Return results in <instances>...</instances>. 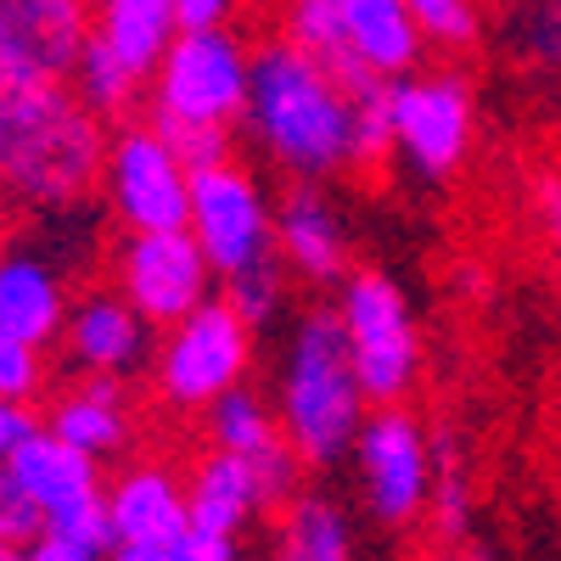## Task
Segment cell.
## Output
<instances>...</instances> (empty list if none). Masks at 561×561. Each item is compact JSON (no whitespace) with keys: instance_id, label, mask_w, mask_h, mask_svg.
I'll use <instances>...</instances> for the list:
<instances>
[{"instance_id":"1","label":"cell","mask_w":561,"mask_h":561,"mask_svg":"<svg viewBox=\"0 0 561 561\" xmlns=\"http://www.w3.org/2000/svg\"><path fill=\"white\" fill-rule=\"evenodd\" d=\"M113 124L68 79L28 68L0 45V180L18 214H79L102 192Z\"/></svg>"},{"instance_id":"2","label":"cell","mask_w":561,"mask_h":561,"mask_svg":"<svg viewBox=\"0 0 561 561\" xmlns=\"http://www.w3.org/2000/svg\"><path fill=\"white\" fill-rule=\"evenodd\" d=\"M242 129L287 180H337L354 169V96L348 84L304 57L298 45L270 39L253 51V90Z\"/></svg>"},{"instance_id":"3","label":"cell","mask_w":561,"mask_h":561,"mask_svg":"<svg viewBox=\"0 0 561 561\" xmlns=\"http://www.w3.org/2000/svg\"><path fill=\"white\" fill-rule=\"evenodd\" d=\"M275 415L298 460L314 466V472L354 460L370 399L354 370L337 304H314L293 314L287 348H280V365H275Z\"/></svg>"},{"instance_id":"4","label":"cell","mask_w":561,"mask_h":561,"mask_svg":"<svg viewBox=\"0 0 561 561\" xmlns=\"http://www.w3.org/2000/svg\"><path fill=\"white\" fill-rule=\"evenodd\" d=\"M253 325L230 309V298H208L203 309H192L185 320H174L169 332H158V354H152V399L174 415H203L214 399H225L230 388L248 382L253 370Z\"/></svg>"},{"instance_id":"5","label":"cell","mask_w":561,"mask_h":561,"mask_svg":"<svg viewBox=\"0 0 561 561\" xmlns=\"http://www.w3.org/2000/svg\"><path fill=\"white\" fill-rule=\"evenodd\" d=\"M253 90V51L237 28H180L169 57L147 84V118L169 124H208L237 129Z\"/></svg>"},{"instance_id":"6","label":"cell","mask_w":561,"mask_h":561,"mask_svg":"<svg viewBox=\"0 0 561 561\" xmlns=\"http://www.w3.org/2000/svg\"><path fill=\"white\" fill-rule=\"evenodd\" d=\"M343 337L370 404H404L421 382V325L404 287L388 270H348L337 287Z\"/></svg>"},{"instance_id":"7","label":"cell","mask_w":561,"mask_h":561,"mask_svg":"<svg viewBox=\"0 0 561 561\" xmlns=\"http://www.w3.org/2000/svg\"><path fill=\"white\" fill-rule=\"evenodd\" d=\"M192 163L152 118L113 124L107 163H102V208L118 230H185L192 219Z\"/></svg>"},{"instance_id":"8","label":"cell","mask_w":561,"mask_h":561,"mask_svg":"<svg viewBox=\"0 0 561 561\" xmlns=\"http://www.w3.org/2000/svg\"><path fill=\"white\" fill-rule=\"evenodd\" d=\"M354 472L370 523L382 528H415L427 523L433 478H438V444L404 404H370L359 444H354Z\"/></svg>"},{"instance_id":"9","label":"cell","mask_w":561,"mask_h":561,"mask_svg":"<svg viewBox=\"0 0 561 561\" xmlns=\"http://www.w3.org/2000/svg\"><path fill=\"white\" fill-rule=\"evenodd\" d=\"M388 113H393V158L415 174V180H449L460 174V163L472 158L478 140V96L460 73L438 68V73H404L388 90Z\"/></svg>"},{"instance_id":"10","label":"cell","mask_w":561,"mask_h":561,"mask_svg":"<svg viewBox=\"0 0 561 561\" xmlns=\"http://www.w3.org/2000/svg\"><path fill=\"white\" fill-rule=\"evenodd\" d=\"M107 280L158 332L219 298V270L192 230H124L107 248Z\"/></svg>"},{"instance_id":"11","label":"cell","mask_w":561,"mask_h":561,"mask_svg":"<svg viewBox=\"0 0 561 561\" xmlns=\"http://www.w3.org/2000/svg\"><path fill=\"white\" fill-rule=\"evenodd\" d=\"M12 472L18 483L28 489V500L39 505L45 517V534H62V539H79L96 556L113 550V517H107V466L79 455L73 444H62L51 427H39L12 449Z\"/></svg>"},{"instance_id":"12","label":"cell","mask_w":561,"mask_h":561,"mask_svg":"<svg viewBox=\"0 0 561 561\" xmlns=\"http://www.w3.org/2000/svg\"><path fill=\"white\" fill-rule=\"evenodd\" d=\"M185 230L197 237L219 280H230L275 259V197L248 163L237 158L208 163L192 174V219H185Z\"/></svg>"},{"instance_id":"13","label":"cell","mask_w":561,"mask_h":561,"mask_svg":"<svg viewBox=\"0 0 561 561\" xmlns=\"http://www.w3.org/2000/svg\"><path fill=\"white\" fill-rule=\"evenodd\" d=\"M158 354V325L140 314L113 280H96V287H79L57 359L68 377H113V382H135L152 370Z\"/></svg>"},{"instance_id":"14","label":"cell","mask_w":561,"mask_h":561,"mask_svg":"<svg viewBox=\"0 0 561 561\" xmlns=\"http://www.w3.org/2000/svg\"><path fill=\"white\" fill-rule=\"evenodd\" d=\"M39 421L51 427L62 444H73L90 460H129L135 438H140V415L129 399V382L113 377H68L62 388H51Z\"/></svg>"},{"instance_id":"15","label":"cell","mask_w":561,"mask_h":561,"mask_svg":"<svg viewBox=\"0 0 561 561\" xmlns=\"http://www.w3.org/2000/svg\"><path fill=\"white\" fill-rule=\"evenodd\" d=\"M275 253L309 287H343L348 275V219L320 192V180H293L275 197Z\"/></svg>"},{"instance_id":"16","label":"cell","mask_w":561,"mask_h":561,"mask_svg":"<svg viewBox=\"0 0 561 561\" xmlns=\"http://www.w3.org/2000/svg\"><path fill=\"white\" fill-rule=\"evenodd\" d=\"M107 517L113 545L118 539H174L192 523V500H185V472L163 455H129L107 478Z\"/></svg>"},{"instance_id":"17","label":"cell","mask_w":561,"mask_h":561,"mask_svg":"<svg viewBox=\"0 0 561 561\" xmlns=\"http://www.w3.org/2000/svg\"><path fill=\"white\" fill-rule=\"evenodd\" d=\"M68 309H73L68 275L51 259L23 248V242H0V325L7 332L57 354Z\"/></svg>"},{"instance_id":"18","label":"cell","mask_w":561,"mask_h":561,"mask_svg":"<svg viewBox=\"0 0 561 561\" xmlns=\"http://www.w3.org/2000/svg\"><path fill=\"white\" fill-rule=\"evenodd\" d=\"M0 45L39 73L73 79L90 45V0H0Z\"/></svg>"},{"instance_id":"19","label":"cell","mask_w":561,"mask_h":561,"mask_svg":"<svg viewBox=\"0 0 561 561\" xmlns=\"http://www.w3.org/2000/svg\"><path fill=\"white\" fill-rule=\"evenodd\" d=\"M185 500H192V523L214 528V534H242L270 511V489H264L259 460L214 449V444L192 460V472H185Z\"/></svg>"},{"instance_id":"20","label":"cell","mask_w":561,"mask_h":561,"mask_svg":"<svg viewBox=\"0 0 561 561\" xmlns=\"http://www.w3.org/2000/svg\"><path fill=\"white\" fill-rule=\"evenodd\" d=\"M90 39L152 84L158 62L180 39L174 0H90Z\"/></svg>"},{"instance_id":"21","label":"cell","mask_w":561,"mask_h":561,"mask_svg":"<svg viewBox=\"0 0 561 561\" xmlns=\"http://www.w3.org/2000/svg\"><path fill=\"white\" fill-rule=\"evenodd\" d=\"M343 7V34L359 68H370L377 79H404L421 68L427 34L415 28L410 0H337Z\"/></svg>"},{"instance_id":"22","label":"cell","mask_w":561,"mask_h":561,"mask_svg":"<svg viewBox=\"0 0 561 561\" xmlns=\"http://www.w3.org/2000/svg\"><path fill=\"white\" fill-rule=\"evenodd\" d=\"M264 561H354V523L332 494H298L280 505V528Z\"/></svg>"},{"instance_id":"23","label":"cell","mask_w":561,"mask_h":561,"mask_svg":"<svg viewBox=\"0 0 561 561\" xmlns=\"http://www.w3.org/2000/svg\"><path fill=\"white\" fill-rule=\"evenodd\" d=\"M203 433L214 449H230V455H248V460H270L280 449H293L287 433H280V415L264 393H253L248 382L230 388L225 399H214L203 410Z\"/></svg>"},{"instance_id":"24","label":"cell","mask_w":561,"mask_h":561,"mask_svg":"<svg viewBox=\"0 0 561 561\" xmlns=\"http://www.w3.org/2000/svg\"><path fill=\"white\" fill-rule=\"evenodd\" d=\"M280 39L287 45H298L304 57H314L320 68H332L343 84H354V79H365L370 68H359L354 62V51H348V34H343V7L337 0H280Z\"/></svg>"},{"instance_id":"25","label":"cell","mask_w":561,"mask_h":561,"mask_svg":"<svg viewBox=\"0 0 561 561\" xmlns=\"http://www.w3.org/2000/svg\"><path fill=\"white\" fill-rule=\"evenodd\" d=\"M68 84L79 90V102L90 113H102L107 124H124V118H135L140 107H147V79H140L135 68H124L113 51H102L96 39L84 45V57H79Z\"/></svg>"},{"instance_id":"26","label":"cell","mask_w":561,"mask_h":561,"mask_svg":"<svg viewBox=\"0 0 561 561\" xmlns=\"http://www.w3.org/2000/svg\"><path fill=\"white\" fill-rule=\"evenodd\" d=\"M388 90H393V79H377V73H365V79L348 84V96H354V169H365V174L388 169V158H393Z\"/></svg>"},{"instance_id":"27","label":"cell","mask_w":561,"mask_h":561,"mask_svg":"<svg viewBox=\"0 0 561 561\" xmlns=\"http://www.w3.org/2000/svg\"><path fill=\"white\" fill-rule=\"evenodd\" d=\"M472 517H478V494H472V472H466V460L438 444V478H433V505H427V523L444 545H460L472 534Z\"/></svg>"},{"instance_id":"28","label":"cell","mask_w":561,"mask_h":561,"mask_svg":"<svg viewBox=\"0 0 561 561\" xmlns=\"http://www.w3.org/2000/svg\"><path fill=\"white\" fill-rule=\"evenodd\" d=\"M287 287H293V270L280 264V253H275V259H264V264H253L242 275H230L225 298L253 332H264V325H275L280 314H287Z\"/></svg>"},{"instance_id":"29","label":"cell","mask_w":561,"mask_h":561,"mask_svg":"<svg viewBox=\"0 0 561 561\" xmlns=\"http://www.w3.org/2000/svg\"><path fill=\"white\" fill-rule=\"evenodd\" d=\"M0 399L34 410L51 399V348L7 332V325H0Z\"/></svg>"},{"instance_id":"30","label":"cell","mask_w":561,"mask_h":561,"mask_svg":"<svg viewBox=\"0 0 561 561\" xmlns=\"http://www.w3.org/2000/svg\"><path fill=\"white\" fill-rule=\"evenodd\" d=\"M410 18H415L421 34H427L433 51H472V45L483 39L478 0H410Z\"/></svg>"},{"instance_id":"31","label":"cell","mask_w":561,"mask_h":561,"mask_svg":"<svg viewBox=\"0 0 561 561\" xmlns=\"http://www.w3.org/2000/svg\"><path fill=\"white\" fill-rule=\"evenodd\" d=\"M517 51L534 73L561 79V0H517Z\"/></svg>"},{"instance_id":"32","label":"cell","mask_w":561,"mask_h":561,"mask_svg":"<svg viewBox=\"0 0 561 561\" xmlns=\"http://www.w3.org/2000/svg\"><path fill=\"white\" fill-rule=\"evenodd\" d=\"M45 534V517H39V505L28 500V489L18 483L12 466H0V539L7 545H34Z\"/></svg>"},{"instance_id":"33","label":"cell","mask_w":561,"mask_h":561,"mask_svg":"<svg viewBox=\"0 0 561 561\" xmlns=\"http://www.w3.org/2000/svg\"><path fill=\"white\" fill-rule=\"evenodd\" d=\"M528 219L539 230L545 253L561 264V169H539L528 180Z\"/></svg>"},{"instance_id":"34","label":"cell","mask_w":561,"mask_h":561,"mask_svg":"<svg viewBox=\"0 0 561 561\" xmlns=\"http://www.w3.org/2000/svg\"><path fill=\"white\" fill-rule=\"evenodd\" d=\"M169 147L192 163V169H208V163H225L237 158V129H208V124H169Z\"/></svg>"},{"instance_id":"35","label":"cell","mask_w":561,"mask_h":561,"mask_svg":"<svg viewBox=\"0 0 561 561\" xmlns=\"http://www.w3.org/2000/svg\"><path fill=\"white\" fill-rule=\"evenodd\" d=\"M169 561H242V545H237V534H214V528L185 523L169 539Z\"/></svg>"},{"instance_id":"36","label":"cell","mask_w":561,"mask_h":561,"mask_svg":"<svg viewBox=\"0 0 561 561\" xmlns=\"http://www.w3.org/2000/svg\"><path fill=\"white\" fill-rule=\"evenodd\" d=\"M242 12V0H174L180 28H230Z\"/></svg>"},{"instance_id":"37","label":"cell","mask_w":561,"mask_h":561,"mask_svg":"<svg viewBox=\"0 0 561 561\" xmlns=\"http://www.w3.org/2000/svg\"><path fill=\"white\" fill-rule=\"evenodd\" d=\"M39 427V410L34 404H12V399H0V466L12 460V449Z\"/></svg>"},{"instance_id":"38","label":"cell","mask_w":561,"mask_h":561,"mask_svg":"<svg viewBox=\"0 0 561 561\" xmlns=\"http://www.w3.org/2000/svg\"><path fill=\"white\" fill-rule=\"evenodd\" d=\"M102 561H169V539H118Z\"/></svg>"},{"instance_id":"39","label":"cell","mask_w":561,"mask_h":561,"mask_svg":"<svg viewBox=\"0 0 561 561\" xmlns=\"http://www.w3.org/2000/svg\"><path fill=\"white\" fill-rule=\"evenodd\" d=\"M12 219H18V203H12V192H7V180H0V242L12 237Z\"/></svg>"},{"instance_id":"40","label":"cell","mask_w":561,"mask_h":561,"mask_svg":"<svg viewBox=\"0 0 561 561\" xmlns=\"http://www.w3.org/2000/svg\"><path fill=\"white\" fill-rule=\"evenodd\" d=\"M0 561H28V556H23V545H7V539H0Z\"/></svg>"},{"instance_id":"41","label":"cell","mask_w":561,"mask_h":561,"mask_svg":"<svg viewBox=\"0 0 561 561\" xmlns=\"http://www.w3.org/2000/svg\"><path fill=\"white\" fill-rule=\"evenodd\" d=\"M421 561H460V556H455V550H427Z\"/></svg>"}]
</instances>
